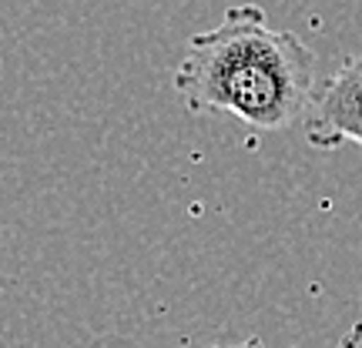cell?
I'll return each instance as SVG.
<instances>
[{"instance_id":"2","label":"cell","mask_w":362,"mask_h":348,"mask_svg":"<svg viewBox=\"0 0 362 348\" xmlns=\"http://www.w3.org/2000/svg\"><path fill=\"white\" fill-rule=\"evenodd\" d=\"M302 128L312 148L322 151H336L342 144L362 148V54L346 57L322 80Z\"/></svg>"},{"instance_id":"3","label":"cell","mask_w":362,"mask_h":348,"mask_svg":"<svg viewBox=\"0 0 362 348\" xmlns=\"http://www.w3.org/2000/svg\"><path fill=\"white\" fill-rule=\"evenodd\" d=\"M232 348H265V345H262L259 338H252V342H245V345H232ZM332 348H362V322L352 325L349 332L339 338V342H336Z\"/></svg>"},{"instance_id":"1","label":"cell","mask_w":362,"mask_h":348,"mask_svg":"<svg viewBox=\"0 0 362 348\" xmlns=\"http://www.w3.org/2000/svg\"><path fill=\"white\" fill-rule=\"evenodd\" d=\"M319 61L296 30L272 27L259 4H235L185 44L175 90L192 114H232L265 134L305 124L319 97Z\"/></svg>"}]
</instances>
